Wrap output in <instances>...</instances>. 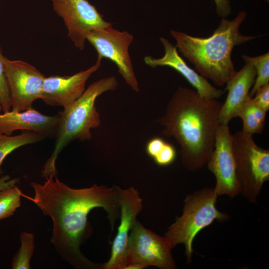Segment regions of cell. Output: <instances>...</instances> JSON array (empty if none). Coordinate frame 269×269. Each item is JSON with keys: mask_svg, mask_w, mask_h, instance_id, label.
Segmentation results:
<instances>
[{"mask_svg": "<svg viewBox=\"0 0 269 269\" xmlns=\"http://www.w3.org/2000/svg\"><path fill=\"white\" fill-rule=\"evenodd\" d=\"M42 184L30 183L34 196L21 193L49 216L53 222L50 240L63 260L77 269H99L102 264L94 263L82 253L80 247L92 233L88 221L90 212L102 208L107 213L113 231L120 216V199L122 189L94 184L88 188L75 189L60 181L57 176L45 178Z\"/></svg>", "mask_w": 269, "mask_h": 269, "instance_id": "6da1fadb", "label": "cell"}, {"mask_svg": "<svg viewBox=\"0 0 269 269\" xmlns=\"http://www.w3.org/2000/svg\"><path fill=\"white\" fill-rule=\"evenodd\" d=\"M222 103L201 97L195 89L179 86L164 115L156 123L162 134L180 146L183 166L196 171L205 165L213 151Z\"/></svg>", "mask_w": 269, "mask_h": 269, "instance_id": "7a4b0ae2", "label": "cell"}, {"mask_svg": "<svg viewBox=\"0 0 269 269\" xmlns=\"http://www.w3.org/2000/svg\"><path fill=\"white\" fill-rule=\"evenodd\" d=\"M247 13L240 12L232 20L222 17L218 27L207 37H195L171 30L176 47L199 74L218 86L226 84L236 71L231 55L234 47L254 39L258 36L243 34L240 31Z\"/></svg>", "mask_w": 269, "mask_h": 269, "instance_id": "3957f363", "label": "cell"}, {"mask_svg": "<svg viewBox=\"0 0 269 269\" xmlns=\"http://www.w3.org/2000/svg\"><path fill=\"white\" fill-rule=\"evenodd\" d=\"M118 86L117 80L114 76L100 79L90 84L77 100L63 108L59 113L54 149L41 171L43 177L57 176L56 160L68 144L76 139L84 141L92 139L91 130L101 125L96 100L104 93L115 90Z\"/></svg>", "mask_w": 269, "mask_h": 269, "instance_id": "277c9868", "label": "cell"}, {"mask_svg": "<svg viewBox=\"0 0 269 269\" xmlns=\"http://www.w3.org/2000/svg\"><path fill=\"white\" fill-rule=\"evenodd\" d=\"M217 197L214 188L210 187L186 195L182 214L176 217L175 222L167 228L164 235L172 248L178 244L184 245L188 263L192 261L193 242L198 233L215 220L221 222L229 218L227 214L217 209Z\"/></svg>", "mask_w": 269, "mask_h": 269, "instance_id": "5b68a950", "label": "cell"}, {"mask_svg": "<svg viewBox=\"0 0 269 269\" xmlns=\"http://www.w3.org/2000/svg\"><path fill=\"white\" fill-rule=\"evenodd\" d=\"M232 137L240 193L256 203L264 183L269 179V150L258 146L253 135L242 130Z\"/></svg>", "mask_w": 269, "mask_h": 269, "instance_id": "8992f818", "label": "cell"}, {"mask_svg": "<svg viewBox=\"0 0 269 269\" xmlns=\"http://www.w3.org/2000/svg\"><path fill=\"white\" fill-rule=\"evenodd\" d=\"M167 238L145 228L138 221L129 238L124 269H142L149 266L160 269H175L177 266Z\"/></svg>", "mask_w": 269, "mask_h": 269, "instance_id": "52a82bcc", "label": "cell"}, {"mask_svg": "<svg viewBox=\"0 0 269 269\" xmlns=\"http://www.w3.org/2000/svg\"><path fill=\"white\" fill-rule=\"evenodd\" d=\"M86 40L94 47L98 57L106 58L114 62L118 72L132 89L139 91L129 48L134 36L128 31H120L112 26L94 30L88 34Z\"/></svg>", "mask_w": 269, "mask_h": 269, "instance_id": "ba28073f", "label": "cell"}, {"mask_svg": "<svg viewBox=\"0 0 269 269\" xmlns=\"http://www.w3.org/2000/svg\"><path fill=\"white\" fill-rule=\"evenodd\" d=\"M56 13L63 20L67 35L75 46L83 50L91 32L113 24L106 21L88 0H51Z\"/></svg>", "mask_w": 269, "mask_h": 269, "instance_id": "9c48e42d", "label": "cell"}, {"mask_svg": "<svg viewBox=\"0 0 269 269\" xmlns=\"http://www.w3.org/2000/svg\"><path fill=\"white\" fill-rule=\"evenodd\" d=\"M2 60L9 89L12 110L23 111L40 99L44 75L34 66L20 60Z\"/></svg>", "mask_w": 269, "mask_h": 269, "instance_id": "30bf717a", "label": "cell"}, {"mask_svg": "<svg viewBox=\"0 0 269 269\" xmlns=\"http://www.w3.org/2000/svg\"><path fill=\"white\" fill-rule=\"evenodd\" d=\"M232 141L228 125H219L214 149L206 164L216 178L214 189L218 196L226 195L233 198L240 193Z\"/></svg>", "mask_w": 269, "mask_h": 269, "instance_id": "8fae6325", "label": "cell"}, {"mask_svg": "<svg viewBox=\"0 0 269 269\" xmlns=\"http://www.w3.org/2000/svg\"><path fill=\"white\" fill-rule=\"evenodd\" d=\"M142 209V199L133 187L122 189L120 199V223L112 245L110 258L102 269H124L130 232Z\"/></svg>", "mask_w": 269, "mask_h": 269, "instance_id": "7c38bea8", "label": "cell"}, {"mask_svg": "<svg viewBox=\"0 0 269 269\" xmlns=\"http://www.w3.org/2000/svg\"><path fill=\"white\" fill-rule=\"evenodd\" d=\"M102 60L97 57L94 65L72 75L45 77L40 99L52 107L69 106L84 92L87 81L100 67Z\"/></svg>", "mask_w": 269, "mask_h": 269, "instance_id": "4fadbf2b", "label": "cell"}, {"mask_svg": "<svg viewBox=\"0 0 269 269\" xmlns=\"http://www.w3.org/2000/svg\"><path fill=\"white\" fill-rule=\"evenodd\" d=\"M160 42L164 48V54L160 58L146 56L145 64L152 68L159 66L171 67L179 73L195 88L202 97L208 99L219 98L225 92L212 86L208 81L189 67L179 56L176 46L167 39L161 37Z\"/></svg>", "mask_w": 269, "mask_h": 269, "instance_id": "5bb4252c", "label": "cell"}, {"mask_svg": "<svg viewBox=\"0 0 269 269\" xmlns=\"http://www.w3.org/2000/svg\"><path fill=\"white\" fill-rule=\"evenodd\" d=\"M60 114L45 115L33 107L23 111H9L0 114V133L12 135L16 131H32L47 137L55 136Z\"/></svg>", "mask_w": 269, "mask_h": 269, "instance_id": "9a60e30c", "label": "cell"}, {"mask_svg": "<svg viewBox=\"0 0 269 269\" xmlns=\"http://www.w3.org/2000/svg\"><path fill=\"white\" fill-rule=\"evenodd\" d=\"M256 77V71L254 66L249 62L226 83L225 91H228L226 100L222 104L219 115L220 125H227L234 118L242 106L251 97L250 91L253 86Z\"/></svg>", "mask_w": 269, "mask_h": 269, "instance_id": "2e32d148", "label": "cell"}, {"mask_svg": "<svg viewBox=\"0 0 269 269\" xmlns=\"http://www.w3.org/2000/svg\"><path fill=\"white\" fill-rule=\"evenodd\" d=\"M267 112L258 106L252 98L249 99L240 109L237 117L243 123L242 131L253 135L261 134L264 131Z\"/></svg>", "mask_w": 269, "mask_h": 269, "instance_id": "e0dca14e", "label": "cell"}, {"mask_svg": "<svg viewBox=\"0 0 269 269\" xmlns=\"http://www.w3.org/2000/svg\"><path fill=\"white\" fill-rule=\"evenodd\" d=\"M46 137L43 134L32 131H22L19 134L15 135L0 133V177L4 173L1 165L8 155L17 148L40 142Z\"/></svg>", "mask_w": 269, "mask_h": 269, "instance_id": "ac0fdd59", "label": "cell"}, {"mask_svg": "<svg viewBox=\"0 0 269 269\" xmlns=\"http://www.w3.org/2000/svg\"><path fill=\"white\" fill-rule=\"evenodd\" d=\"M20 248L12 259V269H29L35 249L34 235L31 233L22 232L20 235Z\"/></svg>", "mask_w": 269, "mask_h": 269, "instance_id": "d6986e66", "label": "cell"}, {"mask_svg": "<svg viewBox=\"0 0 269 269\" xmlns=\"http://www.w3.org/2000/svg\"><path fill=\"white\" fill-rule=\"evenodd\" d=\"M245 62L252 64L256 71V77L249 96L253 98L258 89L269 83V53H266L260 56L251 57L242 55Z\"/></svg>", "mask_w": 269, "mask_h": 269, "instance_id": "ffe728a7", "label": "cell"}, {"mask_svg": "<svg viewBox=\"0 0 269 269\" xmlns=\"http://www.w3.org/2000/svg\"><path fill=\"white\" fill-rule=\"evenodd\" d=\"M21 193L16 185L0 191V220L11 216L20 206Z\"/></svg>", "mask_w": 269, "mask_h": 269, "instance_id": "44dd1931", "label": "cell"}, {"mask_svg": "<svg viewBox=\"0 0 269 269\" xmlns=\"http://www.w3.org/2000/svg\"><path fill=\"white\" fill-rule=\"evenodd\" d=\"M2 55L0 45V111L5 113L11 110V108L10 94L2 60Z\"/></svg>", "mask_w": 269, "mask_h": 269, "instance_id": "7402d4cb", "label": "cell"}, {"mask_svg": "<svg viewBox=\"0 0 269 269\" xmlns=\"http://www.w3.org/2000/svg\"><path fill=\"white\" fill-rule=\"evenodd\" d=\"M176 150L171 144L166 141L163 147L152 159L160 166H168L172 164L176 158Z\"/></svg>", "mask_w": 269, "mask_h": 269, "instance_id": "603a6c76", "label": "cell"}, {"mask_svg": "<svg viewBox=\"0 0 269 269\" xmlns=\"http://www.w3.org/2000/svg\"><path fill=\"white\" fill-rule=\"evenodd\" d=\"M253 101L260 107L268 112L269 110V83L257 90Z\"/></svg>", "mask_w": 269, "mask_h": 269, "instance_id": "cb8c5ba5", "label": "cell"}, {"mask_svg": "<svg viewBox=\"0 0 269 269\" xmlns=\"http://www.w3.org/2000/svg\"><path fill=\"white\" fill-rule=\"evenodd\" d=\"M165 142L166 141L160 137L152 138L146 145L145 150L147 154L153 159L163 147Z\"/></svg>", "mask_w": 269, "mask_h": 269, "instance_id": "d4e9b609", "label": "cell"}, {"mask_svg": "<svg viewBox=\"0 0 269 269\" xmlns=\"http://www.w3.org/2000/svg\"><path fill=\"white\" fill-rule=\"evenodd\" d=\"M216 11L218 14L223 17L229 15L231 11V7L229 0H214Z\"/></svg>", "mask_w": 269, "mask_h": 269, "instance_id": "484cf974", "label": "cell"}, {"mask_svg": "<svg viewBox=\"0 0 269 269\" xmlns=\"http://www.w3.org/2000/svg\"><path fill=\"white\" fill-rule=\"evenodd\" d=\"M19 182V178L11 179L8 175H2L0 177V191L15 186Z\"/></svg>", "mask_w": 269, "mask_h": 269, "instance_id": "4316f807", "label": "cell"}, {"mask_svg": "<svg viewBox=\"0 0 269 269\" xmlns=\"http://www.w3.org/2000/svg\"><path fill=\"white\" fill-rule=\"evenodd\" d=\"M265 0L267 1H268V2L269 1V0Z\"/></svg>", "mask_w": 269, "mask_h": 269, "instance_id": "83f0119b", "label": "cell"}, {"mask_svg": "<svg viewBox=\"0 0 269 269\" xmlns=\"http://www.w3.org/2000/svg\"><path fill=\"white\" fill-rule=\"evenodd\" d=\"M1 109H0V111Z\"/></svg>", "mask_w": 269, "mask_h": 269, "instance_id": "f1b7e54d", "label": "cell"}]
</instances>
